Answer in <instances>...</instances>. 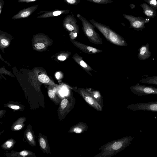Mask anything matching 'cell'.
Returning a JSON list of instances; mask_svg holds the SVG:
<instances>
[{
  "label": "cell",
  "instance_id": "ba28073f",
  "mask_svg": "<svg viewBox=\"0 0 157 157\" xmlns=\"http://www.w3.org/2000/svg\"><path fill=\"white\" fill-rule=\"evenodd\" d=\"M127 108L133 111H147L157 112V101L132 104Z\"/></svg>",
  "mask_w": 157,
  "mask_h": 157
},
{
  "label": "cell",
  "instance_id": "8fae6325",
  "mask_svg": "<svg viewBox=\"0 0 157 157\" xmlns=\"http://www.w3.org/2000/svg\"><path fill=\"white\" fill-rule=\"evenodd\" d=\"M38 5H33L19 11L17 13L14 15L12 19L16 20L28 17L37 8Z\"/></svg>",
  "mask_w": 157,
  "mask_h": 157
},
{
  "label": "cell",
  "instance_id": "9c48e42d",
  "mask_svg": "<svg viewBox=\"0 0 157 157\" xmlns=\"http://www.w3.org/2000/svg\"><path fill=\"white\" fill-rule=\"evenodd\" d=\"M75 103V99L72 97L63 99L59 108L61 114L66 116L73 108Z\"/></svg>",
  "mask_w": 157,
  "mask_h": 157
},
{
  "label": "cell",
  "instance_id": "5bb4252c",
  "mask_svg": "<svg viewBox=\"0 0 157 157\" xmlns=\"http://www.w3.org/2000/svg\"><path fill=\"white\" fill-rule=\"evenodd\" d=\"M69 10H55L49 11H47L44 13L37 17L38 18H44L57 16L63 14H67L70 13Z\"/></svg>",
  "mask_w": 157,
  "mask_h": 157
},
{
  "label": "cell",
  "instance_id": "ffe728a7",
  "mask_svg": "<svg viewBox=\"0 0 157 157\" xmlns=\"http://www.w3.org/2000/svg\"><path fill=\"white\" fill-rule=\"evenodd\" d=\"M48 94L49 98L51 99L53 101L56 102H59L60 100L57 99V97L56 96L55 92L52 90H50L48 91Z\"/></svg>",
  "mask_w": 157,
  "mask_h": 157
},
{
  "label": "cell",
  "instance_id": "30bf717a",
  "mask_svg": "<svg viewBox=\"0 0 157 157\" xmlns=\"http://www.w3.org/2000/svg\"><path fill=\"white\" fill-rule=\"evenodd\" d=\"M74 45L83 52L89 54H94L101 53L102 51L89 46L86 45L81 42L71 39Z\"/></svg>",
  "mask_w": 157,
  "mask_h": 157
},
{
  "label": "cell",
  "instance_id": "9a60e30c",
  "mask_svg": "<svg viewBox=\"0 0 157 157\" xmlns=\"http://www.w3.org/2000/svg\"><path fill=\"white\" fill-rule=\"evenodd\" d=\"M87 129L88 126L86 124L81 122H79L71 127L68 132L80 133L86 131L87 130Z\"/></svg>",
  "mask_w": 157,
  "mask_h": 157
},
{
  "label": "cell",
  "instance_id": "3957f363",
  "mask_svg": "<svg viewBox=\"0 0 157 157\" xmlns=\"http://www.w3.org/2000/svg\"><path fill=\"white\" fill-rule=\"evenodd\" d=\"M76 16L81 22L82 29L84 34L90 41L96 44H102L103 43L102 39L95 31L94 26L80 14H77Z\"/></svg>",
  "mask_w": 157,
  "mask_h": 157
},
{
  "label": "cell",
  "instance_id": "ac0fdd59",
  "mask_svg": "<svg viewBox=\"0 0 157 157\" xmlns=\"http://www.w3.org/2000/svg\"><path fill=\"white\" fill-rule=\"evenodd\" d=\"M141 83L157 85V75L142 78L140 81Z\"/></svg>",
  "mask_w": 157,
  "mask_h": 157
},
{
  "label": "cell",
  "instance_id": "f1b7e54d",
  "mask_svg": "<svg viewBox=\"0 0 157 157\" xmlns=\"http://www.w3.org/2000/svg\"><path fill=\"white\" fill-rule=\"evenodd\" d=\"M19 154L21 156L25 157L28 155L29 154V152L27 151L24 150L20 152Z\"/></svg>",
  "mask_w": 157,
  "mask_h": 157
},
{
  "label": "cell",
  "instance_id": "7402d4cb",
  "mask_svg": "<svg viewBox=\"0 0 157 157\" xmlns=\"http://www.w3.org/2000/svg\"><path fill=\"white\" fill-rule=\"evenodd\" d=\"M38 79L40 82L43 83H48L50 80L49 77L47 75L44 74L39 75Z\"/></svg>",
  "mask_w": 157,
  "mask_h": 157
},
{
  "label": "cell",
  "instance_id": "83f0119b",
  "mask_svg": "<svg viewBox=\"0 0 157 157\" xmlns=\"http://www.w3.org/2000/svg\"><path fill=\"white\" fill-rule=\"evenodd\" d=\"M22 128V124H16L13 126V129L15 130H20Z\"/></svg>",
  "mask_w": 157,
  "mask_h": 157
},
{
  "label": "cell",
  "instance_id": "d4e9b609",
  "mask_svg": "<svg viewBox=\"0 0 157 157\" xmlns=\"http://www.w3.org/2000/svg\"><path fill=\"white\" fill-rule=\"evenodd\" d=\"M14 142L12 140H9L6 141L3 144V147L6 149H10L13 145Z\"/></svg>",
  "mask_w": 157,
  "mask_h": 157
},
{
  "label": "cell",
  "instance_id": "4fadbf2b",
  "mask_svg": "<svg viewBox=\"0 0 157 157\" xmlns=\"http://www.w3.org/2000/svg\"><path fill=\"white\" fill-rule=\"evenodd\" d=\"M73 58L84 70L89 75L92 76L90 71H93V69L83 60L82 57L76 53L73 56Z\"/></svg>",
  "mask_w": 157,
  "mask_h": 157
},
{
  "label": "cell",
  "instance_id": "cb8c5ba5",
  "mask_svg": "<svg viewBox=\"0 0 157 157\" xmlns=\"http://www.w3.org/2000/svg\"><path fill=\"white\" fill-rule=\"evenodd\" d=\"M39 144L40 147L44 150H46L47 147L46 140L43 137H41L39 139Z\"/></svg>",
  "mask_w": 157,
  "mask_h": 157
},
{
  "label": "cell",
  "instance_id": "5b68a950",
  "mask_svg": "<svg viewBox=\"0 0 157 157\" xmlns=\"http://www.w3.org/2000/svg\"><path fill=\"white\" fill-rule=\"evenodd\" d=\"M124 18L127 19L130 23V28L134 29L137 31L142 30L145 28V24L148 22L149 18H144L141 17L123 14Z\"/></svg>",
  "mask_w": 157,
  "mask_h": 157
},
{
  "label": "cell",
  "instance_id": "836d02e7",
  "mask_svg": "<svg viewBox=\"0 0 157 157\" xmlns=\"http://www.w3.org/2000/svg\"><path fill=\"white\" fill-rule=\"evenodd\" d=\"M66 58L64 56H60L58 57V59L60 60L63 61L66 59Z\"/></svg>",
  "mask_w": 157,
  "mask_h": 157
},
{
  "label": "cell",
  "instance_id": "8992f818",
  "mask_svg": "<svg viewBox=\"0 0 157 157\" xmlns=\"http://www.w3.org/2000/svg\"><path fill=\"white\" fill-rule=\"evenodd\" d=\"M75 90L79 94L90 106L98 111L102 110L101 105L85 89L76 88Z\"/></svg>",
  "mask_w": 157,
  "mask_h": 157
},
{
  "label": "cell",
  "instance_id": "7c38bea8",
  "mask_svg": "<svg viewBox=\"0 0 157 157\" xmlns=\"http://www.w3.org/2000/svg\"><path fill=\"white\" fill-rule=\"evenodd\" d=\"M150 45L148 43L141 45L138 50L137 56L140 60H144L148 59L151 56V52L149 50Z\"/></svg>",
  "mask_w": 157,
  "mask_h": 157
},
{
  "label": "cell",
  "instance_id": "44dd1931",
  "mask_svg": "<svg viewBox=\"0 0 157 157\" xmlns=\"http://www.w3.org/2000/svg\"><path fill=\"white\" fill-rule=\"evenodd\" d=\"M25 135L26 137L29 142L34 144V136L32 132L30 131H28L26 132Z\"/></svg>",
  "mask_w": 157,
  "mask_h": 157
},
{
  "label": "cell",
  "instance_id": "4dcf8cb0",
  "mask_svg": "<svg viewBox=\"0 0 157 157\" xmlns=\"http://www.w3.org/2000/svg\"><path fill=\"white\" fill-rule=\"evenodd\" d=\"M36 0H18V2L29 3L31 2L35 1Z\"/></svg>",
  "mask_w": 157,
  "mask_h": 157
},
{
  "label": "cell",
  "instance_id": "e0dca14e",
  "mask_svg": "<svg viewBox=\"0 0 157 157\" xmlns=\"http://www.w3.org/2000/svg\"><path fill=\"white\" fill-rule=\"evenodd\" d=\"M85 89L102 105L103 104V100L99 92L89 88Z\"/></svg>",
  "mask_w": 157,
  "mask_h": 157
},
{
  "label": "cell",
  "instance_id": "4316f807",
  "mask_svg": "<svg viewBox=\"0 0 157 157\" xmlns=\"http://www.w3.org/2000/svg\"><path fill=\"white\" fill-rule=\"evenodd\" d=\"M34 45L36 48L38 49H41L44 47V44L40 43H38L35 44Z\"/></svg>",
  "mask_w": 157,
  "mask_h": 157
},
{
  "label": "cell",
  "instance_id": "2e32d148",
  "mask_svg": "<svg viewBox=\"0 0 157 157\" xmlns=\"http://www.w3.org/2000/svg\"><path fill=\"white\" fill-rule=\"evenodd\" d=\"M143 10V13L146 16L154 18L156 14V10L151 7L149 5L145 2L140 5Z\"/></svg>",
  "mask_w": 157,
  "mask_h": 157
},
{
  "label": "cell",
  "instance_id": "1f68e13d",
  "mask_svg": "<svg viewBox=\"0 0 157 157\" xmlns=\"http://www.w3.org/2000/svg\"><path fill=\"white\" fill-rule=\"evenodd\" d=\"M4 3L3 0H0V14H1Z\"/></svg>",
  "mask_w": 157,
  "mask_h": 157
},
{
  "label": "cell",
  "instance_id": "f546056e",
  "mask_svg": "<svg viewBox=\"0 0 157 157\" xmlns=\"http://www.w3.org/2000/svg\"><path fill=\"white\" fill-rule=\"evenodd\" d=\"M1 43L5 46L8 45L9 44V43L7 40L5 39H2L1 40Z\"/></svg>",
  "mask_w": 157,
  "mask_h": 157
},
{
  "label": "cell",
  "instance_id": "277c9868",
  "mask_svg": "<svg viewBox=\"0 0 157 157\" xmlns=\"http://www.w3.org/2000/svg\"><path fill=\"white\" fill-rule=\"evenodd\" d=\"M63 25L65 28L70 32V36L71 39L77 37L79 33V27L77 21L73 14L66 16L63 21Z\"/></svg>",
  "mask_w": 157,
  "mask_h": 157
},
{
  "label": "cell",
  "instance_id": "d6986e66",
  "mask_svg": "<svg viewBox=\"0 0 157 157\" xmlns=\"http://www.w3.org/2000/svg\"><path fill=\"white\" fill-rule=\"evenodd\" d=\"M91 2L98 4H111L113 2L112 0H86Z\"/></svg>",
  "mask_w": 157,
  "mask_h": 157
},
{
  "label": "cell",
  "instance_id": "d6a6232c",
  "mask_svg": "<svg viewBox=\"0 0 157 157\" xmlns=\"http://www.w3.org/2000/svg\"><path fill=\"white\" fill-rule=\"evenodd\" d=\"M10 108L14 110H17L20 109V107L19 106L17 105H11L10 107Z\"/></svg>",
  "mask_w": 157,
  "mask_h": 157
},
{
  "label": "cell",
  "instance_id": "52a82bcc",
  "mask_svg": "<svg viewBox=\"0 0 157 157\" xmlns=\"http://www.w3.org/2000/svg\"><path fill=\"white\" fill-rule=\"evenodd\" d=\"M132 92L138 96L157 95V88L144 85H136L129 87Z\"/></svg>",
  "mask_w": 157,
  "mask_h": 157
},
{
  "label": "cell",
  "instance_id": "484cf974",
  "mask_svg": "<svg viewBox=\"0 0 157 157\" xmlns=\"http://www.w3.org/2000/svg\"><path fill=\"white\" fill-rule=\"evenodd\" d=\"M66 3L69 5H76L80 2V0H63Z\"/></svg>",
  "mask_w": 157,
  "mask_h": 157
},
{
  "label": "cell",
  "instance_id": "603a6c76",
  "mask_svg": "<svg viewBox=\"0 0 157 157\" xmlns=\"http://www.w3.org/2000/svg\"><path fill=\"white\" fill-rule=\"evenodd\" d=\"M149 5L155 10L157 9V0H144Z\"/></svg>",
  "mask_w": 157,
  "mask_h": 157
},
{
  "label": "cell",
  "instance_id": "7a4b0ae2",
  "mask_svg": "<svg viewBox=\"0 0 157 157\" xmlns=\"http://www.w3.org/2000/svg\"><path fill=\"white\" fill-rule=\"evenodd\" d=\"M90 22L103 34L108 41L114 44L121 46L127 45L126 41L120 35L111 29L109 26L92 19Z\"/></svg>",
  "mask_w": 157,
  "mask_h": 157
},
{
  "label": "cell",
  "instance_id": "e575fe53",
  "mask_svg": "<svg viewBox=\"0 0 157 157\" xmlns=\"http://www.w3.org/2000/svg\"><path fill=\"white\" fill-rule=\"evenodd\" d=\"M56 78L57 79L59 78V76H60V73H59V72H57L56 74Z\"/></svg>",
  "mask_w": 157,
  "mask_h": 157
},
{
  "label": "cell",
  "instance_id": "6da1fadb",
  "mask_svg": "<svg viewBox=\"0 0 157 157\" xmlns=\"http://www.w3.org/2000/svg\"><path fill=\"white\" fill-rule=\"evenodd\" d=\"M133 138L131 136H125L109 142L99 149L101 151L94 157H110L114 155L128 146Z\"/></svg>",
  "mask_w": 157,
  "mask_h": 157
}]
</instances>
